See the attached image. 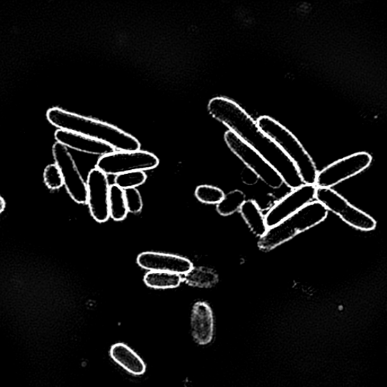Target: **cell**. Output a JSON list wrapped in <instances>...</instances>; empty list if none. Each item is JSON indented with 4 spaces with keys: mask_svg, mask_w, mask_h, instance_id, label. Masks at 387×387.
Segmentation results:
<instances>
[{
    "mask_svg": "<svg viewBox=\"0 0 387 387\" xmlns=\"http://www.w3.org/2000/svg\"><path fill=\"white\" fill-rule=\"evenodd\" d=\"M44 182L51 190H58L64 186L63 175L56 164H49L43 173Z\"/></svg>",
    "mask_w": 387,
    "mask_h": 387,
    "instance_id": "23",
    "label": "cell"
},
{
    "mask_svg": "<svg viewBox=\"0 0 387 387\" xmlns=\"http://www.w3.org/2000/svg\"><path fill=\"white\" fill-rule=\"evenodd\" d=\"M239 211L244 221L255 236L260 239L267 233L269 228L266 223L265 215L262 212L256 201L246 200Z\"/></svg>",
    "mask_w": 387,
    "mask_h": 387,
    "instance_id": "16",
    "label": "cell"
},
{
    "mask_svg": "<svg viewBox=\"0 0 387 387\" xmlns=\"http://www.w3.org/2000/svg\"><path fill=\"white\" fill-rule=\"evenodd\" d=\"M147 180L143 171H135L116 175V184L122 189H136L142 186Z\"/></svg>",
    "mask_w": 387,
    "mask_h": 387,
    "instance_id": "21",
    "label": "cell"
},
{
    "mask_svg": "<svg viewBox=\"0 0 387 387\" xmlns=\"http://www.w3.org/2000/svg\"><path fill=\"white\" fill-rule=\"evenodd\" d=\"M87 204L95 221L104 223L110 217L109 182L106 174L99 169H93L88 175Z\"/></svg>",
    "mask_w": 387,
    "mask_h": 387,
    "instance_id": "10",
    "label": "cell"
},
{
    "mask_svg": "<svg viewBox=\"0 0 387 387\" xmlns=\"http://www.w3.org/2000/svg\"><path fill=\"white\" fill-rule=\"evenodd\" d=\"M372 161V156L365 152L342 158L318 172L315 187L320 189H332L337 184L365 171L371 166Z\"/></svg>",
    "mask_w": 387,
    "mask_h": 387,
    "instance_id": "7",
    "label": "cell"
},
{
    "mask_svg": "<svg viewBox=\"0 0 387 387\" xmlns=\"http://www.w3.org/2000/svg\"><path fill=\"white\" fill-rule=\"evenodd\" d=\"M6 203L5 199L0 196V214H2L6 209Z\"/></svg>",
    "mask_w": 387,
    "mask_h": 387,
    "instance_id": "26",
    "label": "cell"
},
{
    "mask_svg": "<svg viewBox=\"0 0 387 387\" xmlns=\"http://www.w3.org/2000/svg\"><path fill=\"white\" fill-rule=\"evenodd\" d=\"M109 354L114 363L132 375L141 376L146 372L147 368L143 359L124 342L112 345Z\"/></svg>",
    "mask_w": 387,
    "mask_h": 387,
    "instance_id": "15",
    "label": "cell"
},
{
    "mask_svg": "<svg viewBox=\"0 0 387 387\" xmlns=\"http://www.w3.org/2000/svg\"><path fill=\"white\" fill-rule=\"evenodd\" d=\"M196 198L207 205H218L225 196L223 191L212 186L202 184L196 190Z\"/></svg>",
    "mask_w": 387,
    "mask_h": 387,
    "instance_id": "22",
    "label": "cell"
},
{
    "mask_svg": "<svg viewBox=\"0 0 387 387\" xmlns=\"http://www.w3.org/2000/svg\"><path fill=\"white\" fill-rule=\"evenodd\" d=\"M329 211L318 201H313L294 214L268 228L258 242L260 250L269 252L294 237L319 225L327 219Z\"/></svg>",
    "mask_w": 387,
    "mask_h": 387,
    "instance_id": "4",
    "label": "cell"
},
{
    "mask_svg": "<svg viewBox=\"0 0 387 387\" xmlns=\"http://www.w3.org/2000/svg\"><path fill=\"white\" fill-rule=\"evenodd\" d=\"M191 335L197 345L205 346L212 342L214 336V317L212 310L205 302L194 305L191 317Z\"/></svg>",
    "mask_w": 387,
    "mask_h": 387,
    "instance_id": "13",
    "label": "cell"
},
{
    "mask_svg": "<svg viewBox=\"0 0 387 387\" xmlns=\"http://www.w3.org/2000/svg\"><path fill=\"white\" fill-rule=\"evenodd\" d=\"M125 195L128 212L134 214L140 213L143 207V202L138 189H126L125 190Z\"/></svg>",
    "mask_w": 387,
    "mask_h": 387,
    "instance_id": "24",
    "label": "cell"
},
{
    "mask_svg": "<svg viewBox=\"0 0 387 387\" xmlns=\"http://www.w3.org/2000/svg\"><path fill=\"white\" fill-rule=\"evenodd\" d=\"M158 157L146 151L113 152L100 157L96 168L106 175L151 171L159 165Z\"/></svg>",
    "mask_w": 387,
    "mask_h": 387,
    "instance_id": "8",
    "label": "cell"
},
{
    "mask_svg": "<svg viewBox=\"0 0 387 387\" xmlns=\"http://www.w3.org/2000/svg\"><path fill=\"white\" fill-rule=\"evenodd\" d=\"M184 281L189 285L200 288H209L218 283V276L212 269L198 267L192 268L184 275Z\"/></svg>",
    "mask_w": 387,
    "mask_h": 387,
    "instance_id": "18",
    "label": "cell"
},
{
    "mask_svg": "<svg viewBox=\"0 0 387 387\" xmlns=\"http://www.w3.org/2000/svg\"><path fill=\"white\" fill-rule=\"evenodd\" d=\"M224 139L230 150L258 175L259 180L271 189L283 187L284 181L281 175L258 151L230 130L226 132Z\"/></svg>",
    "mask_w": 387,
    "mask_h": 387,
    "instance_id": "5",
    "label": "cell"
},
{
    "mask_svg": "<svg viewBox=\"0 0 387 387\" xmlns=\"http://www.w3.org/2000/svg\"><path fill=\"white\" fill-rule=\"evenodd\" d=\"M47 117L58 129L72 132L100 141L118 152L140 150L139 141L116 126L95 118L80 116L60 108L50 109Z\"/></svg>",
    "mask_w": 387,
    "mask_h": 387,
    "instance_id": "2",
    "label": "cell"
},
{
    "mask_svg": "<svg viewBox=\"0 0 387 387\" xmlns=\"http://www.w3.org/2000/svg\"><path fill=\"white\" fill-rule=\"evenodd\" d=\"M210 116L222 123L258 151L279 173L290 189L304 184L294 164L272 141L262 133L250 114L235 101L215 97L208 103Z\"/></svg>",
    "mask_w": 387,
    "mask_h": 387,
    "instance_id": "1",
    "label": "cell"
},
{
    "mask_svg": "<svg viewBox=\"0 0 387 387\" xmlns=\"http://www.w3.org/2000/svg\"><path fill=\"white\" fill-rule=\"evenodd\" d=\"M316 187L313 184L303 186L292 189L288 195L280 200L265 215L268 228H271L284 221L314 201Z\"/></svg>",
    "mask_w": 387,
    "mask_h": 387,
    "instance_id": "11",
    "label": "cell"
},
{
    "mask_svg": "<svg viewBox=\"0 0 387 387\" xmlns=\"http://www.w3.org/2000/svg\"><path fill=\"white\" fill-rule=\"evenodd\" d=\"M55 164L63 175L68 193L77 204L87 203V187L69 149L58 143L52 147Z\"/></svg>",
    "mask_w": 387,
    "mask_h": 387,
    "instance_id": "9",
    "label": "cell"
},
{
    "mask_svg": "<svg viewBox=\"0 0 387 387\" xmlns=\"http://www.w3.org/2000/svg\"><path fill=\"white\" fill-rule=\"evenodd\" d=\"M57 143L63 145L68 149H73L78 152L104 156L116 152L114 149L106 143L72 132L58 129L55 134Z\"/></svg>",
    "mask_w": 387,
    "mask_h": 387,
    "instance_id": "14",
    "label": "cell"
},
{
    "mask_svg": "<svg viewBox=\"0 0 387 387\" xmlns=\"http://www.w3.org/2000/svg\"><path fill=\"white\" fill-rule=\"evenodd\" d=\"M256 122L262 133L294 164L303 182L315 186L319 171L312 157L307 152L300 141L274 118L262 116Z\"/></svg>",
    "mask_w": 387,
    "mask_h": 387,
    "instance_id": "3",
    "label": "cell"
},
{
    "mask_svg": "<svg viewBox=\"0 0 387 387\" xmlns=\"http://www.w3.org/2000/svg\"><path fill=\"white\" fill-rule=\"evenodd\" d=\"M145 285L155 289H171L180 285L182 278L171 272L149 271L145 276Z\"/></svg>",
    "mask_w": 387,
    "mask_h": 387,
    "instance_id": "17",
    "label": "cell"
},
{
    "mask_svg": "<svg viewBox=\"0 0 387 387\" xmlns=\"http://www.w3.org/2000/svg\"><path fill=\"white\" fill-rule=\"evenodd\" d=\"M315 200L319 202L329 212L336 214L342 221L363 232H371L375 230V219L359 210L333 189L316 188Z\"/></svg>",
    "mask_w": 387,
    "mask_h": 387,
    "instance_id": "6",
    "label": "cell"
},
{
    "mask_svg": "<svg viewBox=\"0 0 387 387\" xmlns=\"http://www.w3.org/2000/svg\"><path fill=\"white\" fill-rule=\"evenodd\" d=\"M137 263L140 267L148 271L171 272L186 275L193 268L192 262L178 255L144 252L139 255Z\"/></svg>",
    "mask_w": 387,
    "mask_h": 387,
    "instance_id": "12",
    "label": "cell"
},
{
    "mask_svg": "<svg viewBox=\"0 0 387 387\" xmlns=\"http://www.w3.org/2000/svg\"><path fill=\"white\" fill-rule=\"evenodd\" d=\"M109 212L110 216L116 221H124L129 213L125 190L116 184H111L109 189Z\"/></svg>",
    "mask_w": 387,
    "mask_h": 387,
    "instance_id": "19",
    "label": "cell"
},
{
    "mask_svg": "<svg viewBox=\"0 0 387 387\" xmlns=\"http://www.w3.org/2000/svg\"><path fill=\"white\" fill-rule=\"evenodd\" d=\"M242 180L247 186H253V184L258 183L259 178L256 174L247 167V168L244 169L242 173Z\"/></svg>",
    "mask_w": 387,
    "mask_h": 387,
    "instance_id": "25",
    "label": "cell"
},
{
    "mask_svg": "<svg viewBox=\"0 0 387 387\" xmlns=\"http://www.w3.org/2000/svg\"><path fill=\"white\" fill-rule=\"evenodd\" d=\"M246 201L244 193L240 190H234L225 195L223 200L216 206L219 215L228 216L239 211Z\"/></svg>",
    "mask_w": 387,
    "mask_h": 387,
    "instance_id": "20",
    "label": "cell"
}]
</instances>
